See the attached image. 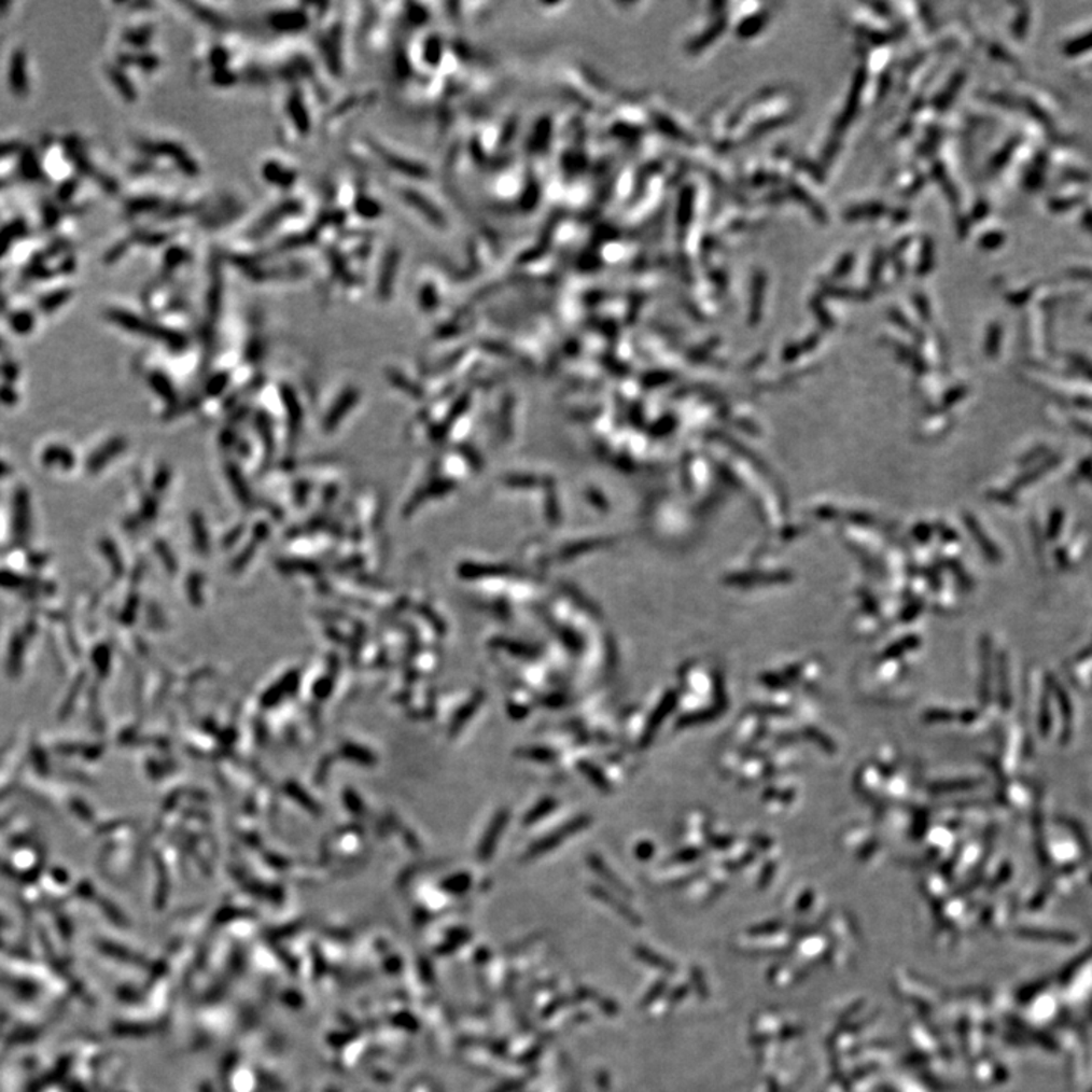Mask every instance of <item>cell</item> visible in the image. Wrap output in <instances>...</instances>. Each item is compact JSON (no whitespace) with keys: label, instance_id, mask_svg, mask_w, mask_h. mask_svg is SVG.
<instances>
[{"label":"cell","instance_id":"obj_1","mask_svg":"<svg viewBox=\"0 0 1092 1092\" xmlns=\"http://www.w3.org/2000/svg\"><path fill=\"white\" fill-rule=\"evenodd\" d=\"M270 24L277 31H299V29L306 28L307 18L298 11H278V14L270 18Z\"/></svg>","mask_w":1092,"mask_h":1092},{"label":"cell","instance_id":"obj_2","mask_svg":"<svg viewBox=\"0 0 1092 1092\" xmlns=\"http://www.w3.org/2000/svg\"><path fill=\"white\" fill-rule=\"evenodd\" d=\"M263 174H265L266 181H270V184L277 185H292L295 181V174L292 170L284 169L278 163L269 162L263 166Z\"/></svg>","mask_w":1092,"mask_h":1092},{"label":"cell","instance_id":"obj_3","mask_svg":"<svg viewBox=\"0 0 1092 1092\" xmlns=\"http://www.w3.org/2000/svg\"><path fill=\"white\" fill-rule=\"evenodd\" d=\"M289 113L290 116L293 114V121H295L293 124L296 125V128H298L300 132L307 134L310 131V118H308L306 107L303 106V100L299 98L290 99Z\"/></svg>","mask_w":1092,"mask_h":1092},{"label":"cell","instance_id":"obj_4","mask_svg":"<svg viewBox=\"0 0 1092 1092\" xmlns=\"http://www.w3.org/2000/svg\"><path fill=\"white\" fill-rule=\"evenodd\" d=\"M354 401H355L354 393L351 392L347 393V395L344 396V400L340 401V404H337V406L333 408L330 418L326 419L325 422L326 429H333V426H336V423L339 422V419L344 418V416L347 415L345 414V411H347L348 408L351 407L352 404H354Z\"/></svg>","mask_w":1092,"mask_h":1092}]
</instances>
